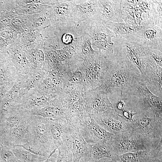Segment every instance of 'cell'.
<instances>
[{
    "mask_svg": "<svg viewBox=\"0 0 162 162\" xmlns=\"http://www.w3.org/2000/svg\"><path fill=\"white\" fill-rule=\"evenodd\" d=\"M0 145V159L1 162H21L14 155L10 149V144L7 142Z\"/></svg>",
    "mask_w": 162,
    "mask_h": 162,
    "instance_id": "25",
    "label": "cell"
},
{
    "mask_svg": "<svg viewBox=\"0 0 162 162\" xmlns=\"http://www.w3.org/2000/svg\"><path fill=\"white\" fill-rule=\"evenodd\" d=\"M160 152V149L157 147L152 150L128 152L118 156L122 162H148Z\"/></svg>",
    "mask_w": 162,
    "mask_h": 162,
    "instance_id": "18",
    "label": "cell"
},
{
    "mask_svg": "<svg viewBox=\"0 0 162 162\" xmlns=\"http://www.w3.org/2000/svg\"><path fill=\"white\" fill-rule=\"evenodd\" d=\"M30 112L32 115L47 118L66 119V110L62 101L57 95L46 106Z\"/></svg>",
    "mask_w": 162,
    "mask_h": 162,
    "instance_id": "15",
    "label": "cell"
},
{
    "mask_svg": "<svg viewBox=\"0 0 162 162\" xmlns=\"http://www.w3.org/2000/svg\"><path fill=\"white\" fill-rule=\"evenodd\" d=\"M97 161V162H122L121 161L112 159L108 158H103Z\"/></svg>",
    "mask_w": 162,
    "mask_h": 162,
    "instance_id": "32",
    "label": "cell"
},
{
    "mask_svg": "<svg viewBox=\"0 0 162 162\" xmlns=\"http://www.w3.org/2000/svg\"><path fill=\"white\" fill-rule=\"evenodd\" d=\"M79 162H97L90 157H85L82 158Z\"/></svg>",
    "mask_w": 162,
    "mask_h": 162,
    "instance_id": "33",
    "label": "cell"
},
{
    "mask_svg": "<svg viewBox=\"0 0 162 162\" xmlns=\"http://www.w3.org/2000/svg\"><path fill=\"white\" fill-rule=\"evenodd\" d=\"M106 26L114 35L128 34L136 32L142 28V27L136 26L122 22H106Z\"/></svg>",
    "mask_w": 162,
    "mask_h": 162,
    "instance_id": "20",
    "label": "cell"
},
{
    "mask_svg": "<svg viewBox=\"0 0 162 162\" xmlns=\"http://www.w3.org/2000/svg\"><path fill=\"white\" fill-rule=\"evenodd\" d=\"M87 113L94 116L113 108L108 97V91L101 86L84 93Z\"/></svg>",
    "mask_w": 162,
    "mask_h": 162,
    "instance_id": "9",
    "label": "cell"
},
{
    "mask_svg": "<svg viewBox=\"0 0 162 162\" xmlns=\"http://www.w3.org/2000/svg\"><path fill=\"white\" fill-rule=\"evenodd\" d=\"M157 32L155 29H148L146 30L143 34V36L147 40H153L156 36Z\"/></svg>",
    "mask_w": 162,
    "mask_h": 162,
    "instance_id": "29",
    "label": "cell"
},
{
    "mask_svg": "<svg viewBox=\"0 0 162 162\" xmlns=\"http://www.w3.org/2000/svg\"><path fill=\"white\" fill-rule=\"evenodd\" d=\"M90 154L91 157L96 161L104 158L121 161L111 145L106 144L98 143L91 145Z\"/></svg>",
    "mask_w": 162,
    "mask_h": 162,
    "instance_id": "19",
    "label": "cell"
},
{
    "mask_svg": "<svg viewBox=\"0 0 162 162\" xmlns=\"http://www.w3.org/2000/svg\"><path fill=\"white\" fill-rule=\"evenodd\" d=\"M148 1L146 0L122 1V19L126 23L140 26L142 20V16L144 12L149 10Z\"/></svg>",
    "mask_w": 162,
    "mask_h": 162,
    "instance_id": "11",
    "label": "cell"
},
{
    "mask_svg": "<svg viewBox=\"0 0 162 162\" xmlns=\"http://www.w3.org/2000/svg\"><path fill=\"white\" fill-rule=\"evenodd\" d=\"M99 1H83L79 4L75 3L74 18L82 20L89 19L101 14L99 8Z\"/></svg>",
    "mask_w": 162,
    "mask_h": 162,
    "instance_id": "17",
    "label": "cell"
},
{
    "mask_svg": "<svg viewBox=\"0 0 162 162\" xmlns=\"http://www.w3.org/2000/svg\"><path fill=\"white\" fill-rule=\"evenodd\" d=\"M142 77L146 85L149 86L162 96V58L161 52H143L142 58Z\"/></svg>",
    "mask_w": 162,
    "mask_h": 162,
    "instance_id": "5",
    "label": "cell"
},
{
    "mask_svg": "<svg viewBox=\"0 0 162 162\" xmlns=\"http://www.w3.org/2000/svg\"><path fill=\"white\" fill-rule=\"evenodd\" d=\"M28 142L35 145L48 156L57 148L51 134L49 118L32 115Z\"/></svg>",
    "mask_w": 162,
    "mask_h": 162,
    "instance_id": "4",
    "label": "cell"
},
{
    "mask_svg": "<svg viewBox=\"0 0 162 162\" xmlns=\"http://www.w3.org/2000/svg\"><path fill=\"white\" fill-rule=\"evenodd\" d=\"M137 113L131 123L132 130L156 148L162 141V118L158 117L150 109Z\"/></svg>",
    "mask_w": 162,
    "mask_h": 162,
    "instance_id": "2",
    "label": "cell"
},
{
    "mask_svg": "<svg viewBox=\"0 0 162 162\" xmlns=\"http://www.w3.org/2000/svg\"><path fill=\"white\" fill-rule=\"evenodd\" d=\"M92 116L99 125L114 135L132 130L131 123L127 122L122 115L113 108Z\"/></svg>",
    "mask_w": 162,
    "mask_h": 162,
    "instance_id": "8",
    "label": "cell"
},
{
    "mask_svg": "<svg viewBox=\"0 0 162 162\" xmlns=\"http://www.w3.org/2000/svg\"><path fill=\"white\" fill-rule=\"evenodd\" d=\"M68 120L71 140L73 162H79L83 158L91 157V145L88 144L84 139L75 123L72 120Z\"/></svg>",
    "mask_w": 162,
    "mask_h": 162,
    "instance_id": "13",
    "label": "cell"
},
{
    "mask_svg": "<svg viewBox=\"0 0 162 162\" xmlns=\"http://www.w3.org/2000/svg\"><path fill=\"white\" fill-rule=\"evenodd\" d=\"M16 146L21 147L31 153L36 155L46 158L49 157L44 153L38 147L30 142H28L23 145Z\"/></svg>",
    "mask_w": 162,
    "mask_h": 162,
    "instance_id": "27",
    "label": "cell"
},
{
    "mask_svg": "<svg viewBox=\"0 0 162 162\" xmlns=\"http://www.w3.org/2000/svg\"><path fill=\"white\" fill-rule=\"evenodd\" d=\"M139 95L138 103L135 106L136 112L151 110L158 117L162 118V99L149 90L143 79L138 82L134 87Z\"/></svg>",
    "mask_w": 162,
    "mask_h": 162,
    "instance_id": "10",
    "label": "cell"
},
{
    "mask_svg": "<svg viewBox=\"0 0 162 162\" xmlns=\"http://www.w3.org/2000/svg\"><path fill=\"white\" fill-rule=\"evenodd\" d=\"M111 63L109 57L97 51L83 58L84 80L86 91L100 86Z\"/></svg>",
    "mask_w": 162,
    "mask_h": 162,
    "instance_id": "3",
    "label": "cell"
},
{
    "mask_svg": "<svg viewBox=\"0 0 162 162\" xmlns=\"http://www.w3.org/2000/svg\"><path fill=\"white\" fill-rule=\"evenodd\" d=\"M51 134L57 147L62 144L71 140L68 120L65 118H49Z\"/></svg>",
    "mask_w": 162,
    "mask_h": 162,
    "instance_id": "14",
    "label": "cell"
},
{
    "mask_svg": "<svg viewBox=\"0 0 162 162\" xmlns=\"http://www.w3.org/2000/svg\"><path fill=\"white\" fill-rule=\"evenodd\" d=\"M10 149L16 158L21 162H41L47 158L32 154L20 146L11 145Z\"/></svg>",
    "mask_w": 162,
    "mask_h": 162,
    "instance_id": "21",
    "label": "cell"
},
{
    "mask_svg": "<svg viewBox=\"0 0 162 162\" xmlns=\"http://www.w3.org/2000/svg\"><path fill=\"white\" fill-rule=\"evenodd\" d=\"M74 40L73 35L68 33H64L62 36V40L64 44L69 45L73 42Z\"/></svg>",
    "mask_w": 162,
    "mask_h": 162,
    "instance_id": "30",
    "label": "cell"
},
{
    "mask_svg": "<svg viewBox=\"0 0 162 162\" xmlns=\"http://www.w3.org/2000/svg\"><path fill=\"white\" fill-rule=\"evenodd\" d=\"M126 56L128 59L140 71L141 75L142 74V58L143 52L138 50L132 45L126 46Z\"/></svg>",
    "mask_w": 162,
    "mask_h": 162,
    "instance_id": "22",
    "label": "cell"
},
{
    "mask_svg": "<svg viewBox=\"0 0 162 162\" xmlns=\"http://www.w3.org/2000/svg\"><path fill=\"white\" fill-rule=\"evenodd\" d=\"M96 30L89 35L91 38L92 43L93 41H111V38L115 37L113 33L106 26H102Z\"/></svg>",
    "mask_w": 162,
    "mask_h": 162,
    "instance_id": "24",
    "label": "cell"
},
{
    "mask_svg": "<svg viewBox=\"0 0 162 162\" xmlns=\"http://www.w3.org/2000/svg\"><path fill=\"white\" fill-rule=\"evenodd\" d=\"M110 145L117 155L155 148L142 136L132 130L114 135Z\"/></svg>",
    "mask_w": 162,
    "mask_h": 162,
    "instance_id": "7",
    "label": "cell"
},
{
    "mask_svg": "<svg viewBox=\"0 0 162 162\" xmlns=\"http://www.w3.org/2000/svg\"><path fill=\"white\" fill-rule=\"evenodd\" d=\"M148 162H162V156L157 157Z\"/></svg>",
    "mask_w": 162,
    "mask_h": 162,
    "instance_id": "34",
    "label": "cell"
},
{
    "mask_svg": "<svg viewBox=\"0 0 162 162\" xmlns=\"http://www.w3.org/2000/svg\"><path fill=\"white\" fill-rule=\"evenodd\" d=\"M78 126L84 139L88 144L103 143L110 145L114 135L99 125L88 113L71 120Z\"/></svg>",
    "mask_w": 162,
    "mask_h": 162,
    "instance_id": "6",
    "label": "cell"
},
{
    "mask_svg": "<svg viewBox=\"0 0 162 162\" xmlns=\"http://www.w3.org/2000/svg\"><path fill=\"white\" fill-rule=\"evenodd\" d=\"M56 158L53 157L52 158L49 162H56Z\"/></svg>",
    "mask_w": 162,
    "mask_h": 162,
    "instance_id": "35",
    "label": "cell"
},
{
    "mask_svg": "<svg viewBox=\"0 0 162 162\" xmlns=\"http://www.w3.org/2000/svg\"><path fill=\"white\" fill-rule=\"evenodd\" d=\"M117 106L118 109L123 111L124 110V108L125 107V103L121 98L120 100L118 101L117 104Z\"/></svg>",
    "mask_w": 162,
    "mask_h": 162,
    "instance_id": "31",
    "label": "cell"
},
{
    "mask_svg": "<svg viewBox=\"0 0 162 162\" xmlns=\"http://www.w3.org/2000/svg\"><path fill=\"white\" fill-rule=\"evenodd\" d=\"M57 150L56 162H73L71 141L62 143L57 147Z\"/></svg>",
    "mask_w": 162,
    "mask_h": 162,
    "instance_id": "23",
    "label": "cell"
},
{
    "mask_svg": "<svg viewBox=\"0 0 162 162\" xmlns=\"http://www.w3.org/2000/svg\"><path fill=\"white\" fill-rule=\"evenodd\" d=\"M57 94L37 87L30 92L19 106L31 112L41 108L54 99Z\"/></svg>",
    "mask_w": 162,
    "mask_h": 162,
    "instance_id": "12",
    "label": "cell"
},
{
    "mask_svg": "<svg viewBox=\"0 0 162 162\" xmlns=\"http://www.w3.org/2000/svg\"><path fill=\"white\" fill-rule=\"evenodd\" d=\"M122 0H99L103 7L101 17L106 23L111 21L120 23L123 22L122 11Z\"/></svg>",
    "mask_w": 162,
    "mask_h": 162,
    "instance_id": "16",
    "label": "cell"
},
{
    "mask_svg": "<svg viewBox=\"0 0 162 162\" xmlns=\"http://www.w3.org/2000/svg\"><path fill=\"white\" fill-rule=\"evenodd\" d=\"M94 44L100 53L109 57V54L113 52V43L111 41L103 40L94 41Z\"/></svg>",
    "mask_w": 162,
    "mask_h": 162,
    "instance_id": "26",
    "label": "cell"
},
{
    "mask_svg": "<svg viewBox=\"0 0 162 162\" xmlns=\"http://www.w3.org/2000/svg\"><path fill=\"white\" fill-rule=\"evenodd\" d=\"M138 68L126 57L111 59V63L105 75L101 86L108 91L111 88L121 89L122 92L126 88L134 87L137 83L142 80Z\"/></svg>",
    "mask_w": 162,
    "mask_h": 162,
    "instance_id": "1",
    "label": "cell"
},
{
    "mask_svg": "<svg viewBox=\"0 0 162 162\" xmlns=\"http://www.w3.org/2000/svg\"><path fill=\"white\" fill-rule=\"evenodd\" d=\"M122 115L125 120L128 123H131L133 121V118L135 115L137 114L136 112H133L132 110H125L123 111Z\"/></svg>",
    "mask_w": 162,
    "mask_h": 162,
    "instance_id": "28",
    "label": "cell"
}]
</instances>
